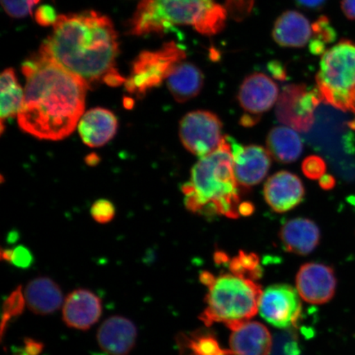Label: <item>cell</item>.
<instances>
[{"label":"cell","instance_id":"31","mask_svg":"<svg viewBox=\"0 0 355 355\" xmlns=\"http://www.w3.org/2000/svg\"><path fill=\"white\" fill-rule=\"evenodd\" d=\"M91 214L96 222L100 224H106L113 220L115 215L114 204L108 200H97L91 208Z\"/></svg>","mask_w":355,"mask_h":355},{"label":"cell","instance_id":"1","mask_svg":"<svg viewBox=\"0 0 355 355\" xmlns=\"http://www.w3.org/2000/svg\"><path fill=\"white\" fill-rule=\"evenodd\" d=\"M22 73L26 83L17 115L21 130L39 139L69 137L85 109L86 83L39 53L22 64Z\"/></svg>","mask_w":355,"mask_h":355},{"label":"cell","instance_id":"12","mask_svg":"<svg viewBox=\"0 0 355 355\" xmlns=\"http://www.w3.org/2000/svg\"><path fill=\"white\" fill-rule=\"evenodd\" d=\"M279 88L264 73H254L244 78L238 92V101L245 114L259 119L278 101Z\"/></svg>","mask_w":355,"mask_h":355},{"label":"cell","instance_id":"18","mask_svg":"<svg viewBox=\"0 0 355 355\" xmlns=\"http://www.w3.org/2000/svg\"><path fill=\"white\" fill-rule=\"evenodd\" d=\"M279 239L286 251L297 255H308L320 243V230L314 221L307 218L288 220L279 230Z\"/></svg>","mask_w":355,"mask_h":355},{"label":"cell","instance_id":"9","mask_svg":"<svg viewBox=\"0 0 355 355\" xmlns=\"http://www.w3.org/2000/svg\"><path fill=\"white\" fill-rule=\"evenodd\" d=\"M300 296L298 291L285 284L266 288L259 302L261 316L281 329L295 325L302 313Z\"/></svg>","mask_w":355,"mask_h":355},{"label":"cell","instance_id":"15","mask_svg":"<svg viewBox=\"0 0 355 355\" xmlns=\"http://www.w3.org/2000/svg\"><path fill=\"white\" fill-rule=\"evenodd\" d=\"M230 352L232 355H269L272 337L263 324L246 321L228 327Z\"/></svg>","mask_w":355,"mask_h":355},{"label":"cell","instance_id":"19","mask_svg":"<svg viewBox=\"0 0 355 355\" xmlns=\"http://www.w3.org/2000/svg\"><path fill=\"white\" fill-rule=\"evenodd\" d=\"M313 37L312 25L307 17L298 11L283 12L275 21L272 37L282 47L302 48Z\"/></svg>","mask_w":355,"mask_h":355},{"label":"cell","instance_id":"28","mask_svg":"<svg viewBox=\"0 0 355 355\" xmlns=\"http://www.w3.org/2000/svg\"><path fill=\"white\" fill-rule=\"evenodd\" d=\"M26 299L21 291V286H17L13 291L3 305L2 322H1V339L4 336L12 318L20 316L24 313L26 306Z\"/></svg>","mask_w":355,"mask_h":355},{"label":"cell","instance_id":"20","mask_svg":"<svg viewBox=\"0 0 355 355\" xmlns=\"http://www.w3.org/2000/svg\"><path fill=\"white\" fill-rule=\"evenodd\" d=\"M24 296L28 309L42 316L56 312L64 300L60 286L49 277H37L31 281L25 288Z\"/></svg>","mask_w":355,"mask_h":355},{"label":"cell","instance_id":"6","mask_svg":"<svg viewBox=\"0 0 355 355\" xmlns=\"http://www.w3.org/2000/svg\"><path fill=\"white\" fill-rule=\"evenodd\" d=\"M186 53L175 42L164 44L157 51L140 53L132 62L130 77L126 79V90L137 96L162 85L177 64L183 62Z\"/></svg>","mask_w":355,"mask_h":355},{"label":"cell","instance_id":"27","mask_svg":"<svg viewBox=\"0 0 355 355\" xmlns=\"http://www.w3.org/2000/svg\"><path fill=\"white\" fill-rule=\"evenodd\" d=\"M230 272L243 277L256 279L260 277L261 269L259 259L252 252H239L238 256L230 261Z\"/></svg>","mask_w":355,"mask_h":355},{"label":"cell","instance_id":"8","mask_svg":"<svg viewBox=\"0 0 355 355\" xmlns=\"http://www.w3.org/2000/svg\"><path fill=\"white\" fill-rule=\"evenodd\" d=\"M220 118L207 110L192 111L181 119L180 137L189 153L200 158L205 157L220 148L222 135Z\"/></svg>","mask_w":355,"mask_h":355},{"label":"cell","instance_id":"22","mask_svg":"<svg viewBox=\"0 0 355 355\" xmlns=\"http://www.w3.org/2000/svg\"><path fill=\"white\" fill-rule=\"evenodd\" d=\"M266 146L272 157L284 164L297 161L304 150L303 141L298 133L286 126L275 127L270 131Z\"/></svg>","mask_w":355,"mask_h":355},{"label":"cell","instance_id":"38","mask_svg":"<svg viewBox=\"0 0 355 355\" xmlns=\"http://www.w3.org/2000/svg\"><path fill=\"white\" fill-rule=\"evenodd\" d=\"M327 0H296L299 6L309 8V10H318L324 6Z\"/></svg>","mask_w":355,"mask_h":355},{"label":"cell","instance_id":"2","mask_svg":"<svg viewBox=\"0 0 355 355\" xmlns=\"http://www.w3.org/2000/svg\"><path fill=\"white\" fill-rule=\"evenodd\" d=\"M53 26L40 55L76 75L89 87L100 82L111 87L125 83L115 66L118 35L107 16L96 11L62 15Z\"/></svg>","mask_w":355,"mask_h":355},{"label":"cell","instance_id":"4","mask_svg":"<svg viewBox=\"0 0 355 355\" xmlns=\"http://www.w3.org/2000/svg\"><path fill=\"white\" fill-rule=\"evenodd\" d=\"M200 279L208 287L206 309L199 317L207 326L222 322L230 327L250 321L259 312L263 291L254 279L232 272L216 277L208 272Z\"/></svg>","mask_w":355,"mask_h":355},{"label":"cell","instance_id":"25","mask_svg":"<svg viewBox=\"0 0 355 355\" xmlns=\"http://www.w3.org/2000/svg\"><path fill=\"white\" fill-rule=\"evenodd\" d=\"M227 15L225 7L214 2L207 8L194 29L204 35H214L224 29Z\"/></svg>","mask_w":355,"mask_h":355},{"label":"cell","instance_id":"37","mask_svg":"<svg viewBox=\"0 0 355 355\" xmlns=\"http://www.w3.org/2000/svg\"><path fill=\"white\" fill-rule=\"evenodd\" d=\"M269 70L272 72L273 76L278 80H284L286 78V73L283 66L278 62H272L269 65Z\"/></svg>","mask_w":355,"mask_h":355},{"label":"cell","instance_id":"32","mask_svg":"<svg viewBox=\"0 0 355 355\" xmlns=\"http://www.w3.org/2000/svg\"><path fill=\"white\" fill-rule=\"evenodd\" d=\"M254 0H225V8L232 19L242 21L250 16Z\"/></svg>","mask_w":355,"mask_h":355},{"label":"cell","instance_id":"36","mask_svg":"<svg viewBox=\"0 0 355 355\" xmlns=\"http://www.w3.org/2000/svg\"><path fill=\"white\" fill-rule=\"evenodd\" d=\"M341 10L348 19L355 21V0H341Z\"/></svg>","mask_w":355,"mask_h":355},{"label":"cell","instance_id":"5","mask_svg":"<svg viewBox=\"0 0 355 355\" xmlns=\"http://www.w3.org/2000/svg\"><path fill=\"white\" fill-rule=\"evenodd\" d=\"M323 102L354 114L355 43L343 40L322 55L316 76Z\"/></svg>","mask_w":355,"mask_h":355},{"label":"cell","instance_id":"41","mask_svg":"<svg viewBox=\"0 0 355 355\" xmlns=\"http://www.w3.org/2000/svg\"><path fill=\"white\" fill-rule=\"evenodd\" d=\"M98 161V157H96L94 154H92L87 157V162H89V165H95Z\"/></svg>","mask_w":355,"mask_h":355},{"label":"cell","instance_id":"10","mask_svg":"<svg viewBox=\"0 0 355 355\" xmlns=\"http://www.w3.org/2000/svg\"><path fill=\"white\" fill-rule=\"evenodd\" d=\"M336 285L334 270L325 264L306 263L297 273V291L301 298L309 304L328 303L335 295Z\"/></svg>","mask_w":355,"mask_h":355},{"label":"cell","instance_id":"17","mask_svg":"<svg viewBox=\"0 0 355 355\" xmlns=\"http://www.w3.org/2000/svg\"><path fill=\"white\" fill-rule=\"evenodd\" d=\"M78 132L84 144L90 148H100L113 139L117 132L118 121L111 111L95 108L83 114Z\"/></svg>","mask_w":355,"mask_h":355},{"label":"cell","instance_id":"26","mask_svg":"<svg viewBox=\"0 0 355 355\" xmlns=\"http://www.w3.org/2000/svg\"><path fill=\"white\" fill-rule=\"evenodd\" d=\"M313 37L309 42L311 53L313 55H321L326 52L327 44L334 42L336 33L329 19L322 16L312 24Z\"/></svg>","mask_w":355,"mask_h":355},{"label":"cell","instance_id":"33","mask_svg":"<svg viewBox=\"0 0 355 355\" xmlns=\"http://www.w3.org/2000/svg\"><path fill=\"white\" fill-rule=\"evenodd\" d=\"M33 263L32 252L24 246H17L12 250L11 263L17 268L26 269Z\"/></svg>","mask_w":355,"mask_h":355},{"label":"cell","instance_id":"34","mask_svg":"<svg viewBox=\"0 0 355 355\" xmlns=\"http://www.w3.org/2000/svg\"><path fill=\"white\" fill-rule=\"evenodd\" d=\"M35 20L43 26L54 25L57 19L54 8L51 6H43L35 12Z\"/></svg>","mask_w":355,"mask_h":355},{"label":"cell","instance_id":"16","mask_svg":"<svg viewBox=\"0 0 355 355\" xmlns=\"http://www.w3.org/2000/svg\"><path fill=\"white\" fill-rule=\"evenodd\" d=\"M137 330L130 319L110 317L101 324L97 331V343L108 355H128L135 347Z\"/></svg>","mask_w":355,"mask_h":355},{"label":"cell","instance_id":"13","mask_svg":"<svg viewBox=\"0 0 355 355\" xmlns=\"http://www.w3.org/2000/svg\"><path fill=\"white\" fill-rule=\"evenodd\" d=\"M263 193L265 201L275 212L285 213L300 205L305 189L298 176L282 171L266 182Z\"/></svg>","mask_w":355,"mask_h":355},{"label":"cell","instance_id":"29","mask_svg":"<svg viewBox=\"0 0 355 355\" xmlns=\"http://www.w3.org/2000/svg\"><path fill=\"white\" fill-rule=\"evenodd\" d=\"M40 0H1L3 10L15 19L32 15L33 8Z\"/></svg>","mask_w":355,"mask_h":355},{"label":"cell","instance_id":"42","mask_svg":"<svg viewBox=\"0 0 355 355\" xmlns=\"http://www.w3.org/2000/svg\"><path fill=\"white\" fill-rule=\"evenodd\" d=\"M15 355H29L28 353H26L24 350L19 349V352L16 353Z\"/></svg>","mask_w":355,"mask_h":355},{"label":"cell","instance_id":"35","mask_svg":"<svg viewBox=\"0 0 355 355\" xmlns=\"http://www.w3.org/2000/svg\"><path fill=\"white\" fill-rule=\"evenodd\" d=\"M24 344L25 352L29 355H39L44 348V345L41 341L28 338V337L24 339Z\"/></svg>","mask_w":355,"mask_h":355},{"label":"cell","instance_id":"43","mask_svg":"<svg viewBox=\"0 0 355 355\" xmlns=\"http://www.w3.org/2000/svg\"><path fill=\"white\" fill-rule=\"evenodd\" d=\"M199 1H203V2H211L213 0H199Z\"/></svg>","mask_w":355,"mask_h":355},{"label":"cell","instance_id":"39","mask_svg":"<svg viewBox=\"0 0 355 355\" xmlns=\"http://www.w3.org/2000/svg\"><path fill=\"white\" fill-rule=\"evenodd\" d=\"M319 184L324 190H330L335 187L336 180L335 178L331 175H324L320 180H319Z\"/></svg>","mask_w":355,"mask_h":355},{"label":"cell","instance_id":"24","mask_svg":"<svg viewBox=\"0 0 355 355\" xmlns=\"http://www.w3.org/2000/svg\"><path fill=\"white\" fill-rule=\"evenodd\" d=\"M181 352L189 355H232L230 350L222 349L214 336L209 335H185L178 337Z\"/></svg>","mask_w":355,"mask_h":355},{"label":"cell","instance_id":"14","mask_svg":"<svg viewBox=\"0 0 355 355\" xmlns=\"http://www.w3.org/2000/svg\"><path fill=\"white\" fill-rule=\"evenodd\" d=\"M101 314L102 302L94 293L78 288L67 296L63 320L69 327L87 331L98 322Z\"/></svg>","mask_w":355,"mask_h":355},{"label":"cell","instance_id":"7","mask_svg":"<svg viewBox=\"0 0 355 355\" xmlns=\"http://www.w3.org/2000/svg\"><path fill=\"white\" fill-rule=\"evenodd\" d=\"M320 92L304 84H291L279 96L276 114L279 122L298 132H309L315 121V113L322 103Z\"/></svg>","mask_w":355,"mask_h":355},{"label":"cell","instance_id":"23","mask_svg":"<svg viewBox=\"0 0 355 355\" xmlns=\"http://www.w3.org/2000/svg\"><path fill=\"white\" fill-rule=\"evenodd\" d=\"M1 132L4 121L19 115L24 101V92L17 83L15 70L7 69L1 74Z\"/></svg>","mask_w":355,"mask_h":355},{"label":"cell","instance_id":"3","mask_svg":"<svg viewBox=\"0 0 355 355\" xmlns=\"http://www.w3.org/2000/svg\"><path fill=\"white\" fill-rule=\"evenodd\" d=\"M186 208L195 214L228 218L239 217V185L235 178L232 139L225 137L220 148L199 159L191 179L182 186Z\"/></svg>","mask_w":355,"mask_h":355},{"label":"cell","instance_id":"30","mask_svg":"<svg viewBox=\"0 0 355 355\" xmlns=\"http://www.w3.org/2000/svg\"><path fill=\"white\" fill-rule=\"evenodd\" d=\"M302 171L310 180H320L324 175H326L327 165L320 157L310 155L304 159Z\"/></svg>","mask_w":355,"mask_h":355},{"label":"cell","instance_id":"11","mask_svg":"<svg viewBox=\"0 0 355 355\" xmlns=\"http://www.w3.org/2000/svg\"><path fill=\"white\" fill-rule=\"evenodd\" d=\"M235 178L239 187L248 189L259 184L268 175L272 155L259 145L243 146L232 139Z\"/></svg>","mask_w":355,"mask_h":355},{"label":"cell","instance_id":"21","mask_svg":"<svg viewBox=\"0 0 355 355\" xmlns=\"http://www.w3.org/2000/svg\"><path fill=\"white\" fill-rule=\"evenodd\" d=\"M167 86L175 100L184 103L202 92L204 75L196 65L181 62L175 67L167 78Z\"/></svg>","mask_w":355,"mask_h":355},{"label":"cell","instance_id":"44","mask_svg":"<svg viewBox=\"0 0 355 355\" xmlns=\"http://www.w3.org/2000/svg\"><path fill=\"white\" fill-rule=\"evenodd\" d=\"M354 114H355V93L354 96Z\"/></svg>","mask_w":355,"mask_h":355},{"label":"cell","instance_id":"40","mask_svg":"<svg viewBox=\"0 0 355 355\" xmlns=\"http://www.w3.org/2000/svg\"><path fill=\"white\" fill-rule=\"evenodd\" d=\"M239 214L243 216H250L254 211V207L250 202H243L239 206Z\"/></svg>","mask_w":355,"mask_h":355}]
</instances>
